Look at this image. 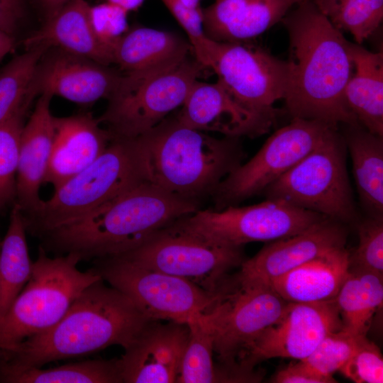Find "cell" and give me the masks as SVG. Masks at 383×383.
Here are the masks:
<instances>
[{
  "mask_svg": "<svg viewBox=\"0 0 383 383\" xmlns=\"http://www.w3.org/2000/svg\"><path fill=\"white\" fill-rule=\"evenodd\" d=\"M282 18L289 36V80L284 98L292 118L338 127L359 123L345 90L353 72L350 44L312 0L296 4Z\"/></svg>",
  "mask_w": 383,
  "mask_h": 383,
  "instance_id": "1",
  "label": "cell"
},
{
  "mask_svg": "<svg viewBox=\"0 0 383 383\" xmlns=\"http://www.w3.org/2000/svg\"><path fill=\"white\" fill-rule=\"evenodd\" d=\"M149 321L126 295L100 279L87 287L50 328L11 349L0 350V376L112 345L126 349Z\"/></svg>",
  "mask_w": 383,
  "mask_h": 383,
  "instance_id": "2",
  "label": "cell"
},
{
  "mask_svg": "<svg viewBox=\"0 0 383 383\" xmlns=\"http://www.w3.org/2000/svg\"><path fill=\"white\" fill-rule=\"evenodd\" d=\"M197 201L144 181L93 212L43 235L41 248L80 261L116 257L140 246L174 221L199 210Z\"/></svg>",
  "mask_w": 383,
  "mask_h": 383,
  "instance_id": "3",
  "label": "cell"
},
{
  "mask_svg": "<svg viewBox=\"0 0 383 383\" xmlns=\"http://www.w3.org/2000/svg\"><path fill=\"white\" fill-rule=\"evenodd\" d=\"M135 138L145 181L197 202L212 195L244 157L239 138L213 137L182 124L175 116Z\"/></svg>",
  "mask_w": 383,
  "mask_h": 383,
  "instance_id": "4",
  "label": "cell"
},
{
  "mask_svg": "<svg viewBox=\"0 0 383 383\" xmlns=\"http://www.w3.org/2000/svg\"><path fill=\"white\" fill-rule=\"evenodd\" d=\"M144 181L135 138H113L91 165L55 189L35 213L24 217L26 231L40 237L84 217Z\"/></svg>",
  "mask_w": 383,
  "mask_h": 383,
  "instance_id": "5",
  "label": "cell"
},
{
  "mask_svg": "<svg viewBox=\"0 0 383 383\" xmlns=\"http://www.w3.org/2000/svg\"><path fill=\"white\" fill-rule=\"evenodd\" d=\"M79 262L72 254L50 257L39 248L28 282L0 324V350L50 328L87 287L101 279L91 269L79 270Z\"/></svg>",
  "mask_w": 383,
  "mask_h": 383,
  "instance_id": "6",
  "label": "cell"
},
{
  "mask_svg": "<svg viewBox=\"0 0 383 383\" xmlns=\"http://www.w3.org/2000/svg\"><path fill=\"white\" fill-rule=\"evenodd\" d=\"M338 128L263 191L279 199L341 223L353 221L355 208L345 163L346 146Z\"/></svg>",
  "mask_w": 383,
  "mask_h": 383,
  "instance_id": "7",
  "label": "cell"
},
{
  "mask_svg": "<svg viewBox=\"0 0 383 383\" xmlns=\"http://www.w3.org/2000/svg\"><path fill=\"white\" fill-rule=\"evenodd\" d=\"M204 67L189 57L154 74H124L97 121L113 138H135L182 106Z\"/></svg>",
  "mask_w": 383,
  "mask_h": 383,
  "instance_id": "8",
  "label": "cell"
},
{
  "mask_svg": "<svg viewBox=\"0 0 383 383\" xmlns=\"http://www.w3.org/2000/svg\"><path fill=\"white\" fill-rule=\"evenodd\" d=\"M179 219L137 248L116 257L187 279L212 294L223 292L228 272L245 260L243 247L218 243Z\"/></svg>",
  "mask_w": 383,
  "mask_h": 383,
  "instance_id": "9",
  "label": "cell"
},
{
  "mask_svg": "<svg viewBox=\"0 0 383 383\" xmlns=\"http://www.w3.org/2000/svg\"><path fill=\"white\" fill-rule=\"evenodd\" d=\"M91 269L126 295L150 321L187 323L210 311L226 295L210 293L179 277L149 269L121 257L95 260Z\"/></svg>",
  "mask_w": 383,
  "mask_h": 383,
  "instance_id": "10",
  "label": "cell"
},
{
  "mask_svg": "<svg viewBox=\"0 0 383 383\" xmlns=\"http://www.w3.org/2000/svg\"><path fill=\"white\" fill-rule=\"evenodd\" d=\"M316 120L292 118L277 130L246 163L231 172L212 194L214 210H221L263 192L313 150L333 129Z\"/></svg>",
  "mask_w": 383,
  "mask_h": 383,
  "instance_id": "11",
  "label": "cell"
},
{
  "mask_svg": "<svg viewBox=\"0 0 383 383\" xmlns=\"http://www.w3.org/2000/svg\"><path fill=\"white\" fill-rule=\"evenodd\" d=\"M279 199L221 210L199 209L179 218L187 228L230 247L251 242H269L297 234L327 218Z\"/></svg>",
  "mask_w": 383,
  "mask_h": 383,
  "instance_id": "12",
  "label": "cell"
},
{
  "mask_svg": "<svg viewBox=\"0 0 383 383\" xmlns=\"http://www.w3.org/2000/svg\"><path fill=\"white\" fill-rule=\"evenodd\" d=\"M289 302L270 285L235 287L202 318L213 337L218 365L227 370L238 368L242 352L282 315Z\"/></svg>",
  "mask_w": 383,
  "mask_h": 383,
  "instance_id": "13",
  "label": "cell"
},
{
  "mask_svg": "<svg viewBox=\"0 0 383 383\" xmlns=\"http://www.w3.org/2000/svg\"><path fill=\"white\" fill-rule=\"evenodd\" d=\"M210 68L230 95L245 108L277 117L274 103L284 98L289 64L261 48L217 43Z\"/></svg>",
  "mask_w": 383,
  "mask_h": 383,
  "instance_id": "14",
  "label": "cell"
},
{
  "mask_svg": "<svg viewBox=\"0 0 383 383\" xmlns=\"http://www.w3.org/2000/svg\"><path fill=\"white\" fill-rule=\"evenodd\" d=\"M341 329L342 320L335 299L289 302L281 317L242 352L238 363L253 372L257 364L271 358L303 360L326 335Z\"/></svg>",
  "mask_w": 383,
  "mask_h": 383,
  "instance_id": "15",
  "label": "cell"
},
{
  "mask_svg": "<svg viewBox=\"0 0 383 383\" xmlns=\"http://www.w3.org/2000/svg\"><path fill=\"white\" fill-rule=\"evenodd\" d=\"M346 240L342 223L325 218L297 234L265 245L242 262L235 279L240 286L270 285L306 262L345 248Z\"/></svg>",
  "mask_w": 383,
  "mask_h": 383,
  "instance_id": "16",
  "label": "cell"
},
{
  "mask_svg": "<svg viewBox=\"0 0 383 383\" xmlns=\"http://www.w3.org/2000/svg\"><path fill=\"white\" fill-rule=\"evenodd\" d=\"M123 74L84 56L50 47L39 60L30 82L29 95L48 94L70 101L89 104L108 99Z\"/></svg>",
  "mask_w": 383,
  "mask_h": 383,
  "instance_id": "17",
  "label": "cell"
},
{
  "mask_svg": "<svg viewBox=\"0 0 383 383\" xmlns=\"http://www.w3.org/2000/svg\"><path fill=\"white\" fill-rule=\"evenodd\" d=\"M189 337L187 323L149 321L119 358L123 383L177 382Z\"/></svg>",
  "mask_w": 383,
  "mask_h": 383,
  "instance_id": "18",
  "label": "cell"
},
{
  "mask_svg": "<svg viewBox=\"0 0 383 383\" xmlns=\"http://www.w3.org/2000/svg\"><path fill=\"white\" fill-rule=\"evenodd\" d=\"M175 116L189 128L237 138H255L267 133L276 118L245 108L218 81L206 83L198 80Z\"/></svg>",
  "mask_w": 383,
  "mask_h": 383,
  "instance_id": "19",
  "label": "cell"
},
{
  "mask_svg": "<svg viewBox=\"0 0 383 383\" xmlns=\"http://www.w3.org/2000/svg\"><path fill=\"white\" fill-rule=\"evenodd\" d=\"M52 98L48 94L38 96L21 134L15 204L24 217L35 213L43 201L40 189L45 182L54 138Z\"/></svg>",
  "mask_w": 383,
  "mask_h": 383,
  "instance_id": "20",
  "label": "cell"
},
{
  "mask_svg": "<svg viewBox=\"0 0 383 383\" xmlns=\"http://www.w3.org/2000/svg\"><path fill=\"white\" fill-rule=\"evenodd\" d=\"M111 140L90 113L54 117V138L45 182L57 188L91 165Z\"/></svg>",
  "mask_w": 383,
  "mask_h": 383,
  "instance_id": "21",
  "label": "cell"
},
{
  "mask_svg": "<svg viewBox=\"0 0 383 383\" xmlns=\"http://www.w3.org/2000/svg\"><path fill=\"white\" fill-rule=\"evenodd\" d=\"M296 0H216L202 9L203 26L210 39L243 43L281 21Z\"/></svg>",
  "mask_w": 383,
  "mask_h": 383,
  "instance_id": "22",
  "label": "cell"
},
{
  "mask_svg": "<svg viewBox=\"0 0 383 383\" xmlns=\"http://www.w3.org/2000/svg\"><path fill=\"white\" fill-rule=\"evenodd\" d=\"M85 0H72L23 40L26 49L57 47L102 65L113 63L111 47L96 33Z\"/></svg>",
  "mask_w": 383,
  "mask_h": 383,
  "instance_id": "23",
  "label": "cell"
},
{
  "mask_svg": "<svg viewBox=\"0 0 383 383\" xmlns=\"http://www.w3.org/2000/svg\"><path fill=\"white\" fill-rule=\"evenodd\" d=\"M192 51L189 42L175 33L134 27L113 44V63L125 74H154L182 62Z\"/></svg>",
  "mask_w": 383,
  "mask_h": 383,
  "instance_id": "24",
  "label": "cell"
},
{
  "mask_svg": "<svg viewBox=\"0 0 383 383\" xmlns=\"http://www.w3.org/2000/svg\"><path fill=\"white\" fill-rule=\"evenodd\" d=\"M346 248L306 262L270 285L288 302L313 303L335 299L349 272Z\"/></svg>",
  "mask_w": 383,
  "mask_h": 383,
  "instance_id": "25",
  "label": "cell"
},
{
  "mask_svg": "<svg viewBox=\"0 0 383 383\" xmlns=\"http://www.w3.org/2000/svg\"><path fill=\"white\" fill-rule=\"evenodd\" d=\"M353 72L345 90L346 105L357 122L383 136V53L350 44Z\"/></svg>",
  "mask_w": 383,
  "mask_h": 383,
  "instance_id": "26",
  "label": "cell"
},
{
  "mask_svg": "<svg viewBox=\"0 0 383 383\" xmlns=\"http://www.w3.org/2000/svg\"><path fill=\"white\" fill-rule=\"evenodd\" d=\"M343 125L360 201L370 216L383 217V136L360 123Z\"/></svg>",
  "mask_w": 383,
  "mask_h": 383,
  "instance_id": "27",
  "label": "cell"
},
{
  "mask_svg": "<svg viewBox=\"0 0 383 383\" xmlns=\"http://www.w3.org/2000/svg\"><path fill=\"white\" fill-rule=\"evenodd\" d=\"M26 232L22 211L14 204L0 248V324L32 272Z\"/></svg>",
  "mask_w": 383,
  "mask_h": 383,
  "instance_id": "28",
  "label": "cell"
},
{
  "mask_svg": "<svg viewBox=\"0 0 383 383\" xmlns=\"http://www.w3.org/2000/svg\"><path fill=\"white\" fill-rule=\"evenodd\" d=\"M383 276L349 267L347 278L335 300L343 330L355 335H367L373 315L382 306Z\"/></svg>",
  "mask_w": 383,
  "mask_h": 383,
  "instance_id": "29",
  "label": "cell"
},
{
  "mask_svg": "<svg viewBox=\"0 0 383 383\" xmlns=\"http://www.w3.org/2000/svg\"><path fill=\"white\" fill-rule=\"evenodd\" d=\"M7 383H123L119 358L90 360L43 369L30 368L0 376Z\"/></svg>",
  "mask_w": 383,
  "mask_h": 383,
  "instance_id": "30",
  "label": "cell"
},
{
  "mask_svg": "<svg viewBox=\"0 0 383 383\" xmlns=\"http://www.w3.org/2000/svg\"><path fill=\"white\" fill-rule=\"evenodd\" d=\"M49 48L43 45L28 48L0 71V124L19 111L29 109L34 100L29 95L34 71L41 56Z\"/></svg>",
  "mask_w": 383,
  "mask_h": 383,
  "instance_id": "31",
  "label": "cell"
},
{
  "mask_svg": "<svg viewBox=\"0 0 383 383\" xmlns=\"http://www.w3.org/2000/svg\"><path fill=\"white\" fill-rule=\"evenodd\" d=\"M331 23L353 35L357 44L371 36L383 19V0H312Z\"/></svg>",
  "mask_w": 383,
  "mask_h": 383,
  "instance_id": "32",
  "label": "cell"
},
{
  "mask_svg": "<svg viewBox=\"0 0 383 383\" xmlns=\"http://www.w3.org/2000/svg\"><path fill=\"white\" fill-rule=\"evenodd\" d=\"M189 337L183 356L178 383L216 382V365L213 361V337L201 315L187 323Z\"/></svg>",
  "mask_w": 383,
  "mask_h": 383,
  "instance_id": "33",
  "label": "cell"
},
{
  "mask_svg": "<svg viewBox=\"0 0 383 383\" xmlns=\"http://www.w3.org/2000/svg\"><path fill=\"white\" fill-rule=\"evenodd\" d=\"M28 111L22 110L0 124V210L16 201L19 143Z\"/></svg>",
  "mask_w": 383,
  "mask_h": 383,
  "instance_id": "34",
  "label": "cell"
},
{
  "mask_svg": "<svg viewBox=\"0 0 383 383\" xmlns=\"http://www.w3.org/2000/svg\"><path fill=\"white\" fill-rule=\"evenodd\" d=\"M360 337L343 329L330 333L301 360L317 374L333 377V374L339 371L354 353Z\"/></svg>",
  "mask_w": 383,
  "mask_h": 383,
  "instance_id": "35",
  "label": "cell"
},
{
  "mask_svg": "<svg viewBox=\"0 0 383 383\" xmlns=\"http://www.w3.org/2000/svg\"><path fill=\"white\" fill-rule=\"evenodd\" d=\"M186 32L195 59L210 67L217 42L207 37L203 26L202 9H192L179 0H161Z\"/></svg>",
  "mask_w": 383,
  "mask_h": 383,
  "instance_id": "36",
  "label": "cell"
},
{
  "mask_svg": "<svg viewBox=\"0 0 383 383\" xmlns=\"http://www.w3.org/2000/svg\"><path fill=\"white\" fill-rule=\"evenodd\" d=\"M358 245L349 253V267L383 276V217L368 216L358 225Z\"/></svg>",
  "mask_w": 383,
  "mask_h": 383,
  "instance_id": "37",
  "label": "cell"
},
{
  "mask_svg": "<svg viewBox=\"0 0 383 383\" xmlns=\"http://www.w3.org/2000/svg\"><path fill=\"white\" fill-rule=\"evenodd\" d=\"M339 371L356 383H382L383 359L379 348L367 335L361 336L354 353Z\"/></svg>",
  "mask_w": 383,
  "mask_h": 383,
  "instance_id": "38",
  "label": "cell"
},
{
  "mask_svg": "<svg viewBox=\"0 0 383 383\" xmlns=\"http://www.w3.org/2000/svg\"><path fill=\"white\" fill-rule=\"evenodd\" d=\"M90 11L96 33L112 48L113 43L128 29V11L108 2L91 6Z\"/></svg>",
  "mask_w": 383,
  "mask_h": 383,
  "instance_id": "39",
  "label": "cell"
},
{
  "mask_svg": "<svg viewBox=\"0 0 383 383\" xmlns=\"http://www.w3.org/2000/svg\"><path fill=\"white\" fill-rule=\"evenodd\" d=\"M272 382L275 383H333V377H326L312 370L303 360L279 370Z\"/></svg>",
  "mask_w": 383,
  "mask_h": 383,
  "instance_id": "40",
  "label": "cell"
},
{
  "mask_svg": "<svg viewBox=\"0 0 383 383\" xmlns=\"http://www.w3.org/2000/svg\"><path fill=\"white\" fill-rule=\"evenodd\" d=\"M26 13V0H0V29L13 35Z\"/></svg>",
  "mask_w": 383,
  "mask_h": 383,
  "instance_id": "41",
  "label": "cell"
},
{
  "mask_svg": "<svg viewBox=\"0 0 383 383\" xmlns=\"http://www.w3.org/2000/svg\"><path fill=\"white\" fill-rule=\"evenodd\" d=\"M71 1L72 0H37L44 21L52 17Z\"/></svg>",
  "mask_w": 383,
  "mask_h": 383,
  "instance_id": "42",
  "label": "cell"
},
{
  "mask_svg": "<svg viewBox=\"0 0 383 383\" xmlns=\"http://www.w3.org/2000/svg\"><path fill=\"white\" fill-rule=\"evenodd\" d=\"M15 45L13 35L0 29V62Z\"/></svg>",
  "mask_w": 383,
  "mask_h": 383,
  "instance_id": "43",
  "label": "cell"
},
{
  "mask_svg": "<svg viewBox=\"0 0 383 383\" xmlns=\"http://www.w3.org/2000/svg\"><path fill=\"white\" fill-rule=\"evenodd\" d=\"M106 2L117 5L128 12L138 9L145 0H105Z\"/></svg>",
  "mask_w": 383,
  "mask_h": 383,
  "instance_id": "44",
  "label": "cell"
},
{
  "mask_svg": "<svg viewBox=\"0 0 383 383\" xmlns=\"http://www.w3.org/2000/svg\"><path fill=\"white\" fill-rule=\"evenodd\" d=\"M182 4H184L185 6L192 8V9H196L200 8V0H179Z\"/></svg>",
  "mask_w": 383,
  "mask_h": 383,
  "instance_id": "45",
  "label": "cell"
},
{
  "mask_svg": "<svg viewBox=\"0 0 383 383\" xmlns=\"http://www.w3.org/2000/svg\"><path fill=\"white\" fill-rule=\"evenodd\" d=\"M298 1V3L302 1H304V0H296Z\"/></svg>",
  "mask_w": 383,
  "mask_h": 383,
  "instance_id": "46",
  "label": "cell"
},
{
  "mask_svg": "<svg viewBox=\"0 0 383 383\" xmlns=\"http://www.w3.org/2000/svg\"><path fill=\"white\" fill-rule=\"evenodd\" d=\"M0 248H1V245H0Z\"/></svg>",
  "mask_w": 383,
  "mask_h": 383,
  "instance_id": "47",
  "label": "cell"
}]
</instances>
